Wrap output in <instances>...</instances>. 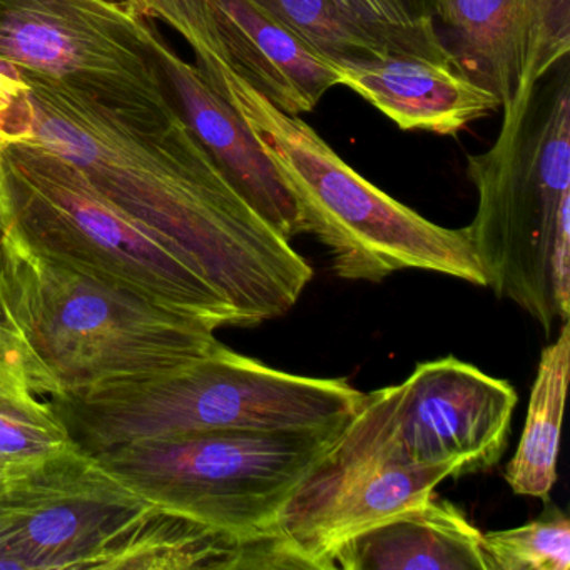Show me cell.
Listing matches in <instances>:
<instances>
[{"label": "cell", "instance_id": "obj_3", "mask_svg": "<svg viewBox=\"0 0 570 570\" xmlns=\"http://www.w3.org/2000/svg\"><path fill=\"white\" fill-rule=\"evenodd\" d=\"M503 109L489 151L469 156L479 195L466 226L487 288L546 333L570 313V81L567 59Z\"/></svg>", "mask_w": 570, "mask_h": 570}, {"label": "cell", "instance_id": "obj_15", "mask_svg": "<svg viewBox=\"0 0 570 570\" xmlns=\"http://www.w3.org/2000/svg\"><path fill=\"white\" fill-rule=\"evenodd\" d=\"M569 372L570 326L563 322L557 342L540 355L522 436L507 465L505 480L517 495L546 500L556 485Z\"/></svg>", "mask_w": 570, "mask_h": 570}, {"label": "cell", "instance_id": "obj_17", "mask_svg": "<svg viewBox=\"0 0 570 570\" xmlns=\"http://www.w3.org/2000/svg\"><path fill=\"white\" fill-rule=\"evenodd\" d=\"M336 4L392 58L462 65L436 32L433 0H336Z\"/></svg>", "mask_w": 570, "mask_h": 570}, {"label": "cell", "instance_id": "obj_23", "mask_svg": "<svg viewBox=\"0 0 570 570\" xmlns=\"http://www.w3.org/2000/svg\"><path fill=\"white\" fill-rule=\"evenodd\" d=\"M4 482H6L4 479H0V487L4 485Z\"/></svg>", "mask_w": 570, "mask_h": 570}, {"label": "cell", "instance_id": "obj_9", "mask_svg": "<svg viewBox=\"0 0 570 570\" xmlns=\"http://www.w3.org/2000/svg\"><path fill=\"white\" fill-rule=\"evenodd\" d=\"M126 0H0V68L68 86L132 122L179 115L149 35Z\"/></svg>", "mask_w": 570, "mask_h": 570}, {"label": "cell", "instance_id": "obj_13", "mask_svg": "<svg viewBox=\"0 0 570 570\" xmlns=\"http://www.w3.org/2000/svg\"><path fill=\"white\" fill-rule=\"evenodd\" d=\"M450 476H460L455 463L368 470L343 480L308 505L285 513L278 529L313 569L335 570L332 553L336 547L425 502Z\"/></svg>", "mask_w": 570, "mask_h": 570}, {"label": "cell", "instance_id": "obj_19", "mask_svg": "<svg viewBox=\"0 0 570 570\" xmlns=\"http://www.w3.org/2000/svg\"><path fill=\"white\" fill-rule=\"evenodd\" d=\"M487 570H569L570 522L560 509L509 530L482 533Z\"/></svg>", "mask_w": 570, "mask_h": 570}, {"label": "cell", "instance_id": "obj_12", "mask_svg": "<svg viewBox=\"0 0 570 570\" xmlns=\"http://www.w3.org/2000/svg\"><path fill=\"white\" fill-rule=\"evenodd\" d=\"M340 86L355 91L405 131L453 136L502 108L499 96L462 65L430 59H335Z\"/></svg>", "mask_w": 570, "mask_h": 570}, {"label": "cell", "instance_id": "obj_2", "mask_svg": "<svg viewBox=\"0 0 570 570\" xmlns=\"http://www.w3.org/2000/svg\"><path fill=\"white\" fill-rule=\"evenodd\" d=\"M0 309L45 399L159 375L222 345L212 326L66 265L14 223L0 238Z\"/></svg>", "mask_w": 570, "mask_h": 570}, {"label": "cell", "instance_id": "obj_10", "mask_svg": "<svg viewBox=\"0 0 570 570\" xmlns=\"http://www.w3.org/2000/svg\"><path fill=\"white\" fill-rule=\"evenodd\" d=\"M149 505L75 443L0 487V570H92Z\"/></svg>", "mask_w": 570, "mask_h": 570}, {"label": "cell", "instance_id": "obj_11", "mask_svg": "<svg viewBox=\"0 0 570 570\" xmlns=\"http://www.w3.org/2000/svg\"><path fill=\"white\" fill-rule=\"evenodd\" d=\"M149 42L183 118L249 205L288 242L306 233L295 196L245 119L208 85L196 65L175 51L155 22Z\"/></svg>", "mask_w": 570, "mask_h": 570}, {"label": "cell", "instance_id": "obj_8", "mask_svg": "<svg viewBox=\"0 0 570 570\" xmlns=\"http://www.w3.org/2000/svg\"><path fill=\"white\" fill-rule=\"evenodd\" d=\"M517 402L509 382L455 356L420 363L399 385L363 395L342 439L285 513L382 466L455 463L460 476L492 469L509 445Z\"/></svg>", "mask_w": 570, "mask_h": 570}, {"label": "cell", "instance_id": "obj_14", "mask_svg": "<svg viewBox=\"0 0 570 570\" xmlns=\"http://www.w3.org/2000/svg\"><path fill=\"white\" fill-rule=\"evenodd\" d=\"M480 540L459 507L432 495L346 540L332 562L343 570H487Z\"/></svg>", "mask_w": 570, "mask_h": 570}, {"label": "cell", "instance_id": "obj_20", "mask_svg": "<svg viewBox=\"0 0 570 570\" xmlns=\"http://www.w3.org/2000/svg\"><path fill=\"white\" fill-rule=\"evenodd\" d=\"M522 79L537 85L570 51V0H515ZM517 91V92H519Z\"/></svg>", "mask_w": 570, "mask_h": 570}, {"label": "cell", "instance_id": "obj_22", "mask_svg": "<svg viewBox=\"0 0 570 570\" xmlns=\"http://www.w3.org/2000/svg\"><path fill=\"white\" fill-rule=\"evenodd\" d=\"M12 225V206L9 198L8 183H6L4 166L0 159V238Z\"/></svg>", "mask_w": 570, "mask_h": 570}, {"label": "cell", "instance_id": "obj_7", "mask_svg": "<svg viewBox=\"0 0 570 570\" xmlns=\"http://www.w3.org/2000/svg\"><path fill=\"white\" fill-rule=\"evenodd\" d=\"M352 419V416H350ZM350 419L288 432H213L95 453L142 499L242 535L278 529Z\"/></svg>", "mask_w": 570, "mask_h": 570}, {"label": "cell", "instance_id": "obj_21", "mask_svg": "<svg viewBox=\"0 0 570 570\" xmlns=\"http://www.w3.org/2000/svg\"><path fill=\"white\" fill-rule=\"evenodd\" d=\"M28 85L18 71L0 68V151L12 142L11 119L14 106L24 95Z\"/></svg>", "mask_w": 570, "mask_h": 570}, {"label": "cell", "instance_id": "obj_6", "mask_svg": "<svg viewBox=\"0 0 570 570\" xmlns=\"http://www.w3.org/2000/svg\"><path fill=\"white\" fill-rule=\"evenodd\" d=\"M16 228L42 252L213 330L243 326L225 296L81 169L31 139L0 151Z\"/></svg>", "mask_w": 570, "mask_h": 570}, {"label": "cell", "instance_id": "obj_1", "mask_svg": "<svg viewBox=\"0 0 570 570\" xmlns=\"http://www.w3.org/2000/svg\"><path fill=\"white\" fill-rule=\"evenodd\" d=\"M19 75L28 89L12 111V141L31 139L81 169L181 253L243 326L278 318L298 302L312 266L249 205L181 112L141 125L68 86Z\"/></svg>", "mask_w": 570, "mask_h": 570}, {"label": "cell", "instance_id": "obj_16", "mask_svg": "<svg viewBox=\"0 0 570 570\" xmlns=\"http://www.w3.org/2000/svg\"><path fill=\"white\" fill-rule=\"evenodd\" d=\"M433 11L452 32L463 68L505 108L522 79L515 0H433Z\"/></svg>", "mask_w": 570, "mask_h": 570}, {"label": "cell", "instance_id": "obj_18", "mask_svg": "<svg viewBox=\"0 0 570 570\" xmlns=\"http://www.w3.org/2000/svg\"><path fill=\"white\" fill-rule=\"evenodd\" d=\"M279 24L332 59L392 58L358 28L336 0H255Z\"/></svg>", "mask_w": 570, "mask_h": 570}, {"label": "cell", "instance_id": "obj_5", "mask_svg": "<svg viewBox=\"0 0 570 570\" xmlns=\"http://www.w3.org/2000/svg\"><path fill=\"white\" fill-rule=\"evenodd\" d=\"M363 395L345 380L293 375L222 343L159 375L49 402L82 450L101 453L142 440L330 425L350 419Z\"/></svg>", "mask_w": 570, "mask_h": 570}, {"label": "cell", "instance_id": "obj_4", "mask_svg": "<svg viewBox=\"0 0 570 570\" xmlns=\"http://www.w3.org/2000/svg\"><path fill=\"white\" fill-rule=\"evenodd\" d=\"M208 85L245 119L295 196L306 233L328 248L336 276L382 282L425 269L485 286L466 228L429 222L350 168L299 116L279 111L215 49L185 39Z\"/></svg>", "mask_w": 570, "mask_h": 570}]
</instances>
